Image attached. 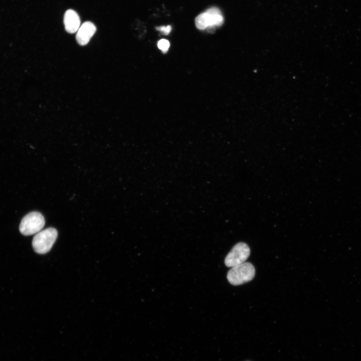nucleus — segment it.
Wrapping results in <instances>:
<instances>
[{
	"label": "nucleus",
	"mask_w": 361,
	"mask_h": 361,
	"mask_svg": "<svg viewBox=\"0 0 361 361\" xmlns=\"http://www.w3.org/2000/svg\"><path fill=\"white\" fill-rule=\"evenodd\" d=\"M158 46L163 53H166L170 47V43L166 40H162L158 42Z\"/></svg>",
	"instance_id": "9"
},
{
	"label": "nucleus",
	"mask_w": 361,
	"mask_h": 361,
	"mask_svg": "<svg viewBox=\"0 0 361 361\" xmlns=\"http://www.w3.org/2000/svg\"><path fill=\"white\" fill-rule=\"evenodd\" d=\"M250 254L249 246L245 243L240 242L236 244L225 259L226 267L233 268L245 263Z\"/></svg>",
	"instance_id": "4"
},
{
	"label": "nucleus",
	"mask_w": 361,
	"mask_h": 361,
	"mask_svg": "<svg viewBox=\"0 0 361 361\" xmlns=\"http://www.w3.org/2000/svg\"><path fill=\"white\" fill-rule=\"evenodd\" d=\"M206 12L209 14L210 20L208 30L212 29V31H213V29L215 27H220L224 24V18L219 8L213 7L208 9Z\"/></svg>",
	"instance_id": "7"
},
{
	"label": "nucleus",
	"mask_w": 361,
	"mask_h": 361,
	"mask_svg": "<svg viewBox=\"0 0 361 361\" xmlns=\"http://www.w3.org/2000/svg\"><path fill=\"white\" fill-rule=\"evenodd\" d=\"M95 25L92 22L87 21L83 23L78 30L76 40L81 46H85L90 42L96 31Z\"/></svg>",
	"instance_id": "5"
},
{
	"label": "nucleus",
	"mask_w": 361,
	"mask_h": 361,
	"mask_svg": "<svg viewBox=\"0 0 361 361\" xmlns=\"http://www.w3.org/2000/svg\"><path fill=\"white\" fill-rule=\"evenodd\" d=\"M196 26L200 30L208 28L210 26L208 13L205 11L198 15L195 20Z\"/></svg>",
	"instance_id": "8"
},
{
	"label": "nucleus",
	"mask_w": 361,
	"mask_h": 361,
	"mask_svg": "<svg viewBox=\"0 0 361 361\" xmlns=\"http://www.w3.org/2000/svg\"><path fill=\"white\" fill-rule=\"evenodd\" d=\"M256 270L249 263H244L233 267L228 272L227 278L233 285H239L248 282L254 278Z\"/></svg>",
	"instance_id": "2"
},
{
	"label": "nucleus",
	"mask_w": 361,
	"mask_h": 361,
	"mask_svg": "<svg viewBox=\"0 0 361 361\" xmlns=\"http://www.w3.org/2000/svg\"><path fill=\"white\" fill-rule=\"evenodd\" d=\"M156 29L161 31L165 35H168L172 30V27L170 25L167 26H161L156 28Z\"/></svg>",
	"instance_id": "10"
},
{
	"label": "nucleus",
	"mask_w": 361,
	"mask_h": 361,
	"mask_svg": "<svg viewBox=\"0 0 361 361\" xmlns=\"http://www.w3.org/2000/svg\"><path fill=\"white\" fill-rule=\"evenodd\" d=\"M44 216L39 212H32L22 219L19 226L20 233L25 236L37 234L45 225Z\"/></svg>",
	"instance_id": "3"
},
{
	"label": "nucleus",
	"mask_w": 361,
	"mask_h": 361,
	"mask_svg": "<svg viewBox=\"0 0 361 361\" xmlns=\"http://www.w3.org/2000/svg\"><path fill=\"white\" fill-rule=\"evenodd\" d=\"M57 236V231L53 228H49L38 233L32 241L34 251L41 255L47 254L51 250Z\"/></svg>",
	"instance_id": "1"
},
{
	"label": "nucleus",
	"mask_w": 361,
	"mask_h": 361,
	"mask_svg": "<svg viewBox=\"0 0 361 361\" xmlns=\"http://www.w3.org/2000/svg\"><path fill=\"white\" fill-rule=\"evenodd\" d=\"M81 19L78 13L74 10H67L64 15V24L65 30L70 34H74L81 27Z\"/></svg>",
	"instance_id": "6"
}]
</instances>
